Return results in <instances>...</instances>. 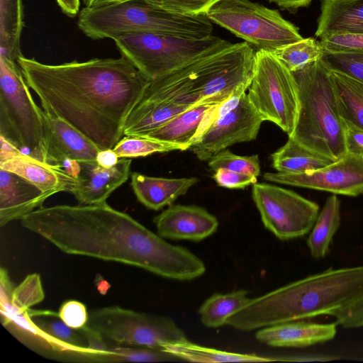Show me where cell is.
<instances>
[{"label": "cell", "instance_id": "1", "mask_svg": "<svg viewBox=\"0 0 363 363\" xmlns=\"http://www.w3.org/2000/svg\"><path fill=\"white\" fill-rule=\"evenodd\" d=\"M23 75L43 109L77 129L99 149L113 148L151 79L124 56L48 65L23 55Z\"/></svg>", "mask_w": 363, "mask_h": 363}, {"label": "cell", "instance_id": "2", "mask_svg": "<svg viewBox=\"0 0 363 363\" xmlns=\"http://www.w3.org/2000/svg\"><path fill=\"white\" fill-rule=\"evenodd\" d=\"M62 252L132 265L164 278L190 281L206 272L188 249L167 242L106 202L40 207L21 220Z\"/></svg>", "mask_w": 363, "mask_h": 363}, {"label": "cell", "instance_id": "3", "mask_svg": "<svg viewBox=\"0 0 363 363\" xmlns=\"http://www.w3.org/2000/svg\"><path fill=\"white\" fill-rule=\"evenodd\" d=\"M363 295V265L328 269L250 301L225 325L241 331L331 315Z\"/></svg>", "mask_w": 363, "mask_h": 363}, {"label": "cell", "instance_id": "4", "mask_svg": "<svg viewBox=\"0 0 363 363\" xmlns=\"http://www.w3.org/2000/svg\"><path fill=\"white\" fill-rule=\"evenodd\" d=\"M255 53L247 42L228 41L151 80L141 99L186 106L219 104L236 91L248 89Z\"/></svg>", "mask_w": 363, "mask_h": 363}, {"label": "cell", "instance_id": "5", "mask_svg": "<svg viewBox=\"0 0 363 363\" xmlns=\"http://www.w3.org/2000/svg\"><path fill=\"white\" fill-rule=\"evenodd\" d=\"M292 73L298 86L299 111L289 137L333 161L339 160L347 152L331 69L320 59Z\"/></svg>", "mask_w": 363, "mask_h": 363}, {"label": "cell", "instance_id": "6", "mask_svg": "<svg viewBox=\"0 0 363 363\" xmlns=\"http://www.w3.org/2000/svg\"><path fill=\"white\" fill-rule=\"evenodd\" d=\"M77 26L92 39H113L131 33H153L201 39L212 35L213 25L206 14L180 15L155 7L145 0H128L84 7Z\"/></svg>", "mask_w": 363, "mask_h": 363}, {"label": "cell", "instance_id": "7", "mask_svg": "<svg viewBox=\"0 0 363 363\" xmlns=\"http://www.w3.org/2000/svg\"><path fill=\"white\" fill-rule=\"evenodd\" d=\"M29 88L18 63L0 55V136L23 153L53 164L45 111Z\"/></svg>", "mask_w": 363, "mask_h": 363}, {"label": "cell", "instance_id": "8", "mask_svg": "<svg viewBox=\"0 0 363 363\" xmlns=\"http://www.w3.org/2000/svg\"><path fill=\"white\" fill-rule=\"evenodd\" d=\"M212 23L228 30L257 50L274 52L303 38L298 28L278 10L250 0H221L206 13Z\"/></svg>", "mask_w": 363, "mask_h": 363}, {"label": "cell", "instance_id": "9", "mask_svg": "<svg viewBox=\"0 0 363 363\" xmlns=\"http://www.w3.org/2000/svg\"><path fill=\"white\" fill-rule=\"evenodd\" d=\"M112 40L121 55L151 80L228 42L213 34L191 39L153 33H125Z\"/></svg>", "mask_w": 363, "mask_h": 363}, {"label": "cell", "instance_id": "10", "mask_svg": "<svg viewBox=\"0 0 363 363\" xmlns=\"http://www.w3.org/2000/svg\"><path fill=\"white\" fill-rule=\"evenodd\" d=\"M86 326L111 346L162 350L167 343L189 340L171 318L116 306L91 311Z\"/></svg>", "mask_w": 363, "mask_h": 363}, {"label": "cell", "instance_id": "11", "mask_svg": "<svg viewBox=\"0 0 363 363\" xmlns=\"http://www.w3.org/2000/svg\"><path fill=\"white\" fill-rule=\"evenodd\" d=\"M249 101L264 121L291 136L299 111L298 91L293 73L272 52L257 50Z\"/></svg>", "mask_w": 363, "mask_h": 363}, {"label": "cell", "instance_id": "12", "mask_svg": "<svg viewBox=\"0 0 363 363\" xmlns=\"http://www.w3.org/2000/svg\"><path fill=\"white\" fill-rule=\"evenodd\" d=\"M252 196L264 227L281 240L309 233L319 214L316 203L276 185L256 182Z\"/></svg>", "mask_w": 363, "mask_h": 363}, {"label": "cell", "instance_id": "13", "mask_svg": "<svg viewBox=\"0 0 363 363\" xmlns=\"http://www.w3.org/2000/svg\"><path fill=\"white\" fill-rule=\"evenodd\" d=\"M263 121L245 92L238 105L215 120L189 150L208 161L228 146L256 139Z\"/></svg>", "mask_w": 363, "mask_h": 363}, {"label": "cell", "instance_id": "14", "mask_svg": "<svg viewBox=\"0 0 363 363\" xmlns=\"http://www.w3.org/2000/svg\"><path fill=\"white\" fill-rule=\"evenodd\" d=\"M269 182L357 196L363 194V156L346 154L318 170L302 173L266 172Z\"/></svg>", "mask_w": 363, "mask_h": 363}, {"label": "cell", "instance_id": "15", "mask_svg": "<svg viewBox=\"0 0 363 363\" xmlns=\"http://www.w3.org/2000/svg\"><path fill=\"white\" fill-rule=\"evenodd\" d=\"M0 168L28 180L50 196L69 192L77 179L70 176L62 166L48 164L23 153L0 136Z\"/></svg>", "mask_w": 363, "mask_h": 363}, {"label": "cell", "instance_id": "16", "mask_svg": "<svg viewBox=\"0 0 363 363\" xmlns=\"http://www.w3.org/2000/svg\"><path fill=\"white\" fill-rule=\"evenodd\" d=\"M157 233L164 239L200 241L213 234L217 218L196 205H170L155 216Z\"/></svg>", "mask_w": 363, "mask_h": 363}, {"label": "cell", "instance_id": "17", "mask_svg": "<svg viewBox=\"0 0 363 363\" xmlns=\"http://www.w3.org/2000/svg\"><path fill=\"white\" fill-rule=\"evenodd\" d=\"M2 325L23 344L40 354L67 361H75L78 354L69 346L50 336L32 320L28 309L0 302Z\"/></svg>", "mask_w": 363, "mask_h": 363}, {"label": "cell", "instance_id": "18", "mask_svg": "<svg viewBox=\"0 0 363 363\" xmlns=\"http://www.w3.org/2000/svg\"><path fill=\"white\" fill-rule=\"evenodd\" d=\"M131 163V158H121L111 168L81 163V172L69 193L80 205L106 202L110 195L128 179Z\"/></svg>", "mask_w": 363, "mask_h": 363}, {"label": "cell", "instance_id": "19", "mask_svg": "<svg viewBox=\"0 0 363 363\" xmlns=\"http://www.w3.org/2000/svg\"><path fill=\"white\" fill-rule=\"evenodd\" d=\"M50 196L21 176L0 168V225L21 220Z\"/></svg>", "mask_w": 363, "mask_h": 363}, {"label": "cell", "instance_id": "20", "mask_svg": "<svg viewBox=\"0 0 363 363\" xmlns=\"http://www.w3.org/2000/svg\"><path fill=\"white\" fill-rule=\"evenodd\" d=\"M337 324L317 323L305 320L282 323L259 329L256 339L275 347H305L333 340Z\"/></svg>", "mask_w": 363, "mask_h": 363}, {"label": "cell", "instance_id": "21", "mask_svg": "<svg viewBox=\"0 0 363 363\" xmlns=\"http://www.w3.org/2000/svg\"><path fill=\"white\" fill-rule=\"evenodd\" d=\"M44 111L49 129L50 155L53 164L61 166L66 158L82 164H97L96 156L101 149L64 120Z\"/></svg>", "mask_w": 363, "mask_h": 363}, {"label": "cell", "instance_id": "22", "mask_svg": "<svg viewBox=\"0 0 363 363\" xmlns=\"http://www.w3.org/2000/svg\"><path fill=\"white\" fill-rule=\"evenodd\" d=\"M130 179L131 187L138 200L147 208L155 211L172 205L199 182L196 177H155L138 172H133Z\"/></svg>", "mask_w": 363, "mask_h": 363}, {"label": "cell", "instance_id": "23", "mask_svg": "<svg viewBox=\"0 0 363 363\" xmlns=\"http://www.w3.org/2000/svg\"><path fill=\"white\" fill-rule=\"evenodd\" d=\"M363 33V0H321L315 35Z\"/></svg>", "mask_w": 363, "mask_h": 363}, {"label": "cell", "instance_id": "24", "mask_svg": "<svg viewBox=\"0 0 363 363\" xmlns=\"http://www.w3.org/2000/svg\"><path fill=\"white\" fill-rule=\"evenodd\" d=\"M192 106L140 99L126 121L123 135L147 136Z\"/></svg>", "mask_w": 363, "mask_h": 363}, {"label": "cell", "instance_id": "25", "mask_svg": "<svg viewBox=\"0 0 363 363\" xmlns=\"http://www.w3.org/2000/svg\"><path fill=\"white\" fill-rule=\"evenodd\" d=\"M273 167L281 173L302 174L321 169L333 160L308 149L292 137L271 155Z\"/></svg>", "mask_w": 363, "mask_h": 363}, {"label": "cell", "instance_id": "26", "mask_svg": "<svg viewBox=\"0 0 363 363\" xmlns=\"http://www.w3.org/2000/svg\"><path fill=\"white\" fill-rule=\"evenodd\" d=\"M215 105L196 104L145 137L180 144L189 149L204 116Z\"/></svg>", "mask_w": 363, "mask_h": 363}, {"label": "cell", "instance_id": "27", "mask_svg": "<svg viewBox=\"0 0 363 363\" xmlns=\"http://www.w3.org/2000/svg\"><path fill=\"white\" fill-rule=\"evenodd\" d=\"M162 350L180 360L191 362L218 363V362H265L286 361L281 358L269 357L254 354H240L230 352L214 348L206 347L190 342L189 340L167 343Z\"/></svg>", "mask_w": 363, "mask_h": 363}, {"label": "cell", "instance_id": "28", "mask_svg": "<svg viewBox=\"0 0 363 363\" xmlns=\"http://www.w3.org/2000/svg\"><path fill=\"white\" fill-rule=\"evenodd\" d=\"M28 313L35 323L50 336L69 346L79 355L78 362H92L94 354L88 348V342L82 331L70 328L58 315L49 311H34Z\"/></svg>", "mask_w": 363, "mask_h": 363}, {"label": "cell", "instance_id": "29", "mask_svg": "<svg viewBox=\"0 0 363 363\" xmlns=\"http://www.w3.org/2000/svg\"><path fill=\"white\" fill-rule=\"evenodd\" d=\"M340 220V201L333 194L327 199L307 239V246L313 258L322 259L328 255Z\"/></svg>", "mask_w": 363, "mask_h": 363}, {"label": "cell", "instance_id": "30", "mask_svg": "<svg viewBox=\"0 0 363 363\" xmlns=\"http://www.w3.org/2000/svg\"><path fill=\"white\" fill-rule=\"evenodd\" d=\"M23 27L22 0H0V55L17 62Z\"/></svg>", "mask_w": 363, "mask_h": 363}, {"label": "cell", "instance_id": "31", "mask_svg": "<svg viewBox=\"0 0 363 363\" xmlns=\"http://www.w3.org/2000/svg\"><path fill=\"white\" fill-rule=\"evenodd\" d=\"M331 74L342 118L363 129V82L333 69Z\"/></svg>", "mask_w": 363, "mask_h": 363}, {"label": "cell", "instance_id": "32", "mask_svg": "<svg viewBox=\"0 0 363 363\" xmlns=\"http://www.w3.org/2000/svg\"><path fill=\"white\" fill-rule=\"evenodd\" d=\"M250 298L247 291L240 289L227 294H214L200 306L198 313L201 323L215 328L225 325L229 316L244 306Z\"/></svg>", "mask_w": 363, "mask_h": 363}, {"label": "cell", "instance_id": "33", "mask_svg": "<svg viewBox=\"0 0 363 363\" xmlns=\"http://www.w3.org/2000/svg\"><path fill=\"white\" fill-rule=\"evenodd\" d=\"M273 53L293 72L322 59L324 50L315 38H303L276 50Z\"/></svg>", "mask_w": 363, "mask_h": 363}, {"label": "cell", "instance_id": "34", "mask_svg": "<svg viewBox=\"0 0 363 363\" xmlns=\"http://www.w3.org/2000/svg\"><path fill=\"white\" fill-rule=\"evenodd\" d=\"M186 146L145 136H126L122 138L113 150L120 159L135 158L157 152L186 150Z\"/></svg>", "mask_w": 363, "mask_h": 363}, {"label": "cell", "instance_id": "35", "mask_svg": "<svg viewBox=\"0 0 363 363\" xmlns=\"http://www.w3.org/2000/svg\"><path fill=\"white\" fill-rule=\"evenodd\" d=\"M208 162L211 169L215 172L220 168H224L256 177L260 174V164L257 155L240 156L228 150H223L214 155Z\"/></svg>", "mask_w": 363, "mask_h": 363}, {"label": "cell", "instance_id": "36", "mask_svg": "<svg viewBox=\"0 0 363 363\" xmlns=\"http://www.w3.org/2000/svg\"><path fill=\"white\" fill-rule=\"evenodd\" d=\"M180 360L163 350L140 347L113 345L106 362H167Z\"/></svg>", "mask_w": 363, "mask_h": 363}, {"label": "cell", "instance_id": "37", "mask_svg": "<svg viewBox=\"0 0 363 363\" xmlns=\"http://www.w3.org/2000/svg\"><path fill=\"white\" fill-rule=\"evenodd\" d=\"M328 67L363 82V50L331 52L324 50L322 57Z\"/></svg>", "mask_w": 363, "mask_h": 363}, {"label": "cell", "instance_id": "38", "mask_svg": "<svg viewBox=\"0 0 363 363\" xmlns=\"http://www.w3.org/2000/svg\"><path fill=\"white\" fill-rule=\"evenodd\" d=\"M44 298L45 294L40 277L38 274L33 273L28 275L18 286L14 288L11 303L19 309L27 310L42 302Z\"/></svg>", "mask_w": 363, "mask_h": 363}, {"label": "cell", "instance_id": "39", "mask_svg": "<svg viewBox=\"0 0 363 363\" xmlns=\"http://www.w3.org/2000/svg\"><path fill=\"white\" fill-rule=\"evenodd\" d=\"M150 5L180 15L206 14L221 0H145Z\"/></svg>", "mask_w": 363, "mask_h": 363}, {"label": "cell", "instance_id": "40", "mask_svg": "<svg viewBox=\"0 0 363 363\" xmlns=\"http://www.w3.org/2000/svg\"><path fill=\"white\" fill-rule=\"evenodd\" d=\"M319 41L325 51L331 52L363 50V33H340L326 35Z\"/></svg>", "mask_w": 363, "mask_h": 363}, {"label": "cell", "instance_id": "41", "mask_svg": "<svg viewBox=\"0 0 363 363\" xmlns=\"http://www.w3.org/2000/svg\"><path fill=\"white\" fill-rule=\"evenodd\" d=\"M58 315L72 328L79 330L88 322L89 313L84 303L77 300H69L60 306Z\"/></svg>", "mask_w": 363, "mask_h": 363}, {"label": "cell", "instance_id": "42", "mask_svg": "<svg viewBox=\"0 0 363 363\" xmlns=\"http://www.w3.org/2000/svg\"><path fill=\"white\" fill-rule=\"evenodd\" d=\"M333 316L335 318V323L344 328L363 327V295Z\"/></svg>", "mask_w": 363, "mask_h": 363}, {"label": "cell", "instance_id": "43", "mask_svg": "<svg viewBox=\"0 0 363 363\" xmlns=\"http://www.w3.org/2000/svg\"><path fill=\"white\" fill-rule=\"evenodd\" d=\"M213 179L218 186L228 189H245L257 182V177L224 168L215 172Z\"/></svg>", "mask_w": 363, "mask_h": 363}, {"label": "cell", "instance_id": "44", "mask_svg": "<svg viewBox=\"0 0 363 363\" xmlns=\"http://www.w3.org/2000/svg\"><path fill=\"white\" fill-rule=\"evenodd\" d=\"M346 152L363 156V129L342 119Z\"/></svg>", "mask_w": 363, "mask_h": 363}, {"label": "cell", "instance_id": "45", "mask_svg": "<svg viewBox=\"0 0 363 363\" xmlns=\"http://www.w3.org/2000/svg\"><path fill=\"white\" fill-rule=\"evenodd\" d=\"M120 158L113 148L102 149L98 152L96 163L101 167L111 168L115 166Z\"/></svg>", "mask_w": 363, "mask_h": 363}, {"label": "cell", "instance_id": "46", "mask_svg": "<svg viewBox=\"0 0 363 363\" xmlns=\"http://www.w3.org/2000/svg\"><path fill=\"white\" fill-rule=\"evenodd\" d=\"M269 3L275 4L279 8L295 13L300 8L306 7L313 0H267Z\"/></svg>", "mask_w": 363, "mask_h": 363}, {"label": "cell", "instance_id": "47", "mask_svg": "<svg viewBox=\"0 0 363 363\" xmlns=\"http://www.w3.org/2000/svg\"><path fill=\"white\" fill-rule=\"evenodd\" d=\"M62 11L70 17L75 16L79 11L80 0H56Z\"/></svg>", "mask_w": 363, "mask_h": 363}, {"label": "cell", "instance_id": "48", "mask_svg": "<svg viewBox=\"0 0 363 363\" xmlns=\"http://www.w3.org/2000/svg\"><path fill=\"white\" fill-rule=\"evenodd\" d=\"M61 166L70 176L76 179L78 178L82 170L80 162L69 158L65 159L62 162Z\"/></svg>", "mask_w": 363, "mask_h": 363}]
</instances>
